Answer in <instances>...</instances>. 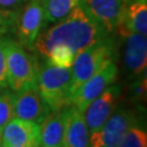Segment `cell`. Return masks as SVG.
<instances>
[{"mask_svg": "<svg viewBox=\"0 0 147 147\" xmlns=\"http://www.w3.org/2000/svg\"><path fill=\"white\" fill-rule=\"evenodd\" d=\"M107 35L109 33L89 14L81 2L55 25L40 32L33 50L46 58L53 46L64 45L78 53Z\"/></svg>", "mask_w": 147, "mask_h": 147, "instance_id": "1", "label": "cell"}, {"mask_svg": "<svg viewBox=\"0 0 147 147\" xmlns=\"http://www.w3.org/2000/svg\"><path fill=\"white\" fill-rule=\"evenodd\" d=\"M116 38L109 34L76 53L71 67V98L81 85L117 58Z\"/></svg>", "mask_w": 147, "mask_h": 147, "instance_id": "2", "label": "cell"}, {"mask_svg": "<svg viewBox=\"0 0 147 147\" xmlns=\"http://www.w3.org/2000/svg\"><path fill=\"white\" fill-rule=\"evenodd\" d=\"M5 50L8 87L14 93L36 87L39 64L35 56L10 37L0 38Z\"/></svg>", "mask_w": 147, "mask_h": 147, "instance_id": "3", "label": "cell"}, {"mask_svg": "<svg viewBox=\"0 0 147 147\" xmlns=\"http://www.w3.org/2000/svg\"><path fill=\"white\" fill-rule=\"evenodd\" d=\"M71 69L59 68L46 61L39 65L37 88L50 111L71 105Z\"/></svg>", "mask_w": 147, "mask_h": 147, "instance_id": "4", "label": "cell"}, {"mask_svg": "<svg viewBox=\"0 0 147 147\" xmlns=\"http://www.w3.org/2000/svg\"><path fill=\"white\" fill-rule=\"evenodd\" d=\"M138 118L132 109H118L98 131L89 134V147H118L127 131L137 125Z\"/></svg>", "mask_w": 147, "mask_h": 147, "instance_id": "5", "label": "cell"}, {"mask_svg": "<svg viewBox=\"0 0 147 147\" xmlns=\"http://www.w3.org/2000/svg\"><path fill=\"white\" fill-rule=\"evenodd\" d=\"M45 26L44 3L37 0H28L26 5L18 13L14 34L23 47L33 50L37 37Z\"/></svg>", "mask_w": 147, "mask_h": 147, "instance_id": "6", "label": "cell"}, {"mask_svg": "<svg viewBox=\"0 0 147 147\" xmlns=\"http://www.w3.org/2000/svg\"><path fill=\"white\" fill-rule=\"evenodd\" d=\"M117 76L118 67L116 61H111L80 86L71 98V105H73L80 112L84 115L89 104L108 86L113 84Z\"/></svg>", "mask_w": 147, "mask_h": 147, "instance_id": "7", "label": "cell"}, {"mask_svg": "<svg viewBox=\"0 0 147 147\" xmlns=\"http://www.w3.org/2000/svg\"><path fill=\"white\" fill-rule=\"evenodd\" d=\"M121 94V85L111 84L89 104L84 112L85 123L89 134L98 131L116 111Z\"/></svg>", "mask_w": 147, "mask_h": 147, "instance_id": "8", "label": "cell"}, {"mask_svg": "<svg viewBox=\"0 0 147 147\" xmlns=\"http://www.w3.org/2000/svg\"><path fill=\"white\" fill-rule=\"evenodd\" d=\"M1 143L2 147L39 146L40 124L12 118L1 132Z\"/></svg>", "mask_w": 147, "mask_h": 147, "instance_id": "9", "label": "cell"}, {"mask_svg": "<svg viewBox=\"0 0 147 147\" xmlns=\"http://www.w3.org/2000/svg\"><path fill=\"white\" fill-rule=\"evenodd\" d=\"M50 112L51 111L42 98L37 86L16 93L14 118L40 124Z\"/></svg>", "mask_w": 147, "mask_h": 147, "instance_id": "10", "label": "cell"}, {"mask_svg": "<svg viewBox=\"0 0 147 147\" xmlns=\"http://www.w3.org/2000/svg\"><path fill=\"white\" fill-rule=\"evenodd\" d=\"M117 33L124 36L129 33L147 35V0H123Z\"/></svg>", "mask_w": 147, "mask_h": 147, "instance_id": "11", "label": "cell"}, {"mask_svg": "<svg viewBox=\"0 0 147 147\" xmlns=\"http://www.w3.org/2000/svg\"><path fill=\"white\" fill-rule=\"evenodd\" d=\"M123 63L125 70L132 76L146 73L147 39L145 35L129 33L124 36Z\"/></svg>", "mask_w": 147, "mask_h": 147, "instance_id": "12", "label": "cell"}, {"mask_svg": "<svg viewBox=\"0 0 147 147\" xmlns=\"http://www.w3.org/2000/svg\"><path fill=\"white\" fill-rule=\"evenodd\" d=\"M82 3L109 34L117 31L123 0H82Z\"/></svg>", "mask_w": 147, "mask_h": 147, "instance_id": "13", "label": "cell"}, {"mask_svg": "<svg viewBox=\"0 0 147 147\" xmlns=\"http://www.w3.org/2000/svg\"><path fill=\"white\" fill-rule=\"evenodd\" d=\"M68 107L51 111L40 123V147H64Z\"/></svg>", "mask_w": 147, "mask_h": 147, "instance_id": "14", "label": "cell"}, {"mask_svg": "<svg viewBox=\"0 0 147 147\" xmlns=\"http://www.w3.org/2000/svg\"><path fill=\"white\" fill-rule=\"evenodd\" d=\"M64 147H89V133L84 115L73 105H70L67 109Z\"/></svg>", "mask_w": 147, "mask_h": 147, "instance_id": "15", "label": "cell"}, {"mask_svg": "<svg viewBox=\"0 0 147 147\" xmlns=\"http://www.w3.org/2000/svg\"><path fill=\"white\" fill-rule=\"evenodd\" d=\"M82 0H46L44 3L45 23H56L67 16Z\"/></svg>", "mask_w": 147, "mask_h": 147, "instance_id": "16", "label": "cell"}, {"mask_svg": "<svg viewBox=\"0 0 147 147\" xmlns=\"http://www.w3.org/2000/svg\"><path fill=\"white\" fill-rule=\"evenodd\" d=\"M76 53L71 48L64 45H56L46 56V60L50 64L59 68H71Z\"/></svg>", "mask_w": 147, "mask_h": 147, "instance_id": "17", "label": "cell"}, {"mask_svg": "<svg viewBox=\"0 0 147 147\" xmlns=\"http://www.w3.org/2000/svg\"><path fill=\"white\" fill-rule=\"evenodd\" d=\"M14 97L16 93L11 89L5 88L0 92V132L14 118Z\"/></svg>", "mask_w": 147, "mask_h": 147, "instance_id": "18", "label": "cell"}, {"mask_svg": "<svg viewBox=\"0 0 147 147\" xmlns=\"http://www.w3.org/2000/svg\"><path fill=\"white\" fill-rule=\"evenodd\" d=\"M118 147H147V134L138 125L132 126Z\"/></svg>", "mask_w": 147, "mask_h": 147, "instance_id": "19", "label": "cell"}, {"mask_svg": "<svg viewBox=\"0 0 147 147\" xmlns=\"http://www.w3.org/2000/svg\"><path fill=\"white\" fill-rule=\"evenodd\" d=\"M19 11L5 10L0 8V38L16 33V19Z\"/></svg>", "mask_w": 147, "mask_h": 147, "instance_id": "20", "label": "cell"}, {"mask_svg": "<svg viewBox=\"0 0 147 147\" xmlns=\"http://www.w3.org/2000/svg\"><path fill=\"white\" fill-rule=\"evenodd\" d=\"M147 90V79L146 73L143 76L132 82L129 86V98L133 102H143L146 99Z\"/></svg>", "mask_w": 147, "mask_h": 147, "instance_id": "21", "label": "cell"}, {"mask_svg": "<svg viewBox=\"0 0 147 147\" xmlns=\"http://www.w3.org/2000/svg\"><path fill=\"white\" fill-rule=\"evenodd\" d=\"M8 88L7 79V61H5V50L0 42V89Z\"/></svg>", "mask_w": 147, "mask_h": 147, "instance_id": "22", "label": "cell"}, {"mask_svg": "<svg viewBox=\"0 0 147 147\" xmlns=\"http://www.w3.org/2000/svg\"><path fill=\"white\" fill-rule=\"evenodd\" d=\"M28 0H0V8L5 10H16Z\"/></svg>", "mask_w": 147, "mask_h": 147, "instance_id": "23", "label": "cell"}, {"mask_svg": "<svg viewBox=\"0 0 147 147\" xmlns=\"http://www.w3.org/2000/svg\"><path fill=\"white\" fill-rule=\"evenodd\" d=\"M0 147H2V143H1V132H0Z\"/></svg>", "mask_w": 147, "mask_h": 147, "instance_id": "24", "label": "cell"}, {"mask_svg": "<svg viewBox=\"0 0 147 147\" xmlns=\"http://www.w3.org/2000/svg\"><path fill=\"white\" fill-rule=\"evenodd\" d=\"M37 1H40L42 3H45V1H46V0H37Z\"/></svg>", "mask_w": 147, "mask_h": 147, "instance_id": "25", "label": "cell"}, {"mask_svg": "<svg viewBox=\"0 0 147 147\" xmlns=\"http://www.w3.org/2000/svg\"><path fill=\"white\" fill-rule=\"evenodd\" d=\"M32 147H39V146H32Z\"/></svg>", "mask_w": 147, "mask_h": 147, "instance_id": "26", "label": "cell"}]
</instances>
